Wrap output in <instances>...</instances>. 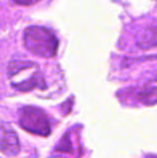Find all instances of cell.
<instances>
[{"mask_svg": "<svg viewBox=\"0 0 157 158\" xmlns=\"http://www.w3.org/2000/svg\"><path fill=\"white\" fill-rule=\"evenodd\" d=\"M11 85L19 92H29L35 88H44L43 75L39 66L32 61L12 60L8 67Z\"/></svg>", "mask_w": 157, "mask_h": 158, "instance_id": "6da1fadb", "label": "cell"}, {"mask_svg": "<svg viewBox=\"0 0 157 158\" xmlns=\"http://www.w3.org/2000/svg\"><path fill=\"white\" fill-rule=\"evenodd\" d=\"M0 151L8 156H15L19 152L16 132L3 123H0Z\"/></svg>", "mask_w": 157, "mask_h": 158, "instance_id": "277c9868", "label": "cell"}, {"mask_svg": "<svg viewBox=\"0 0 157 158\" xmlns=\"http://www.w3.org/2000/svg\"><path fill=\"white\" fill-rule=\"evenodd\" d=\"M19 125L25 130L39 135H48L51 131V124L46 114L41 109L25 106L19 114Z\"/></svg>", "mask_w": 157, "mask_h": 158, "instance_id": "3957f363", "label": "cell"}, {"mask_svg": "<svg viewBox=\"0 0 157 158\" xmlns=\"http://www.w3.org/2000/svg\"><path fill=\"white\" fill-rule=\"evenodd\" d=\"M12 1L16 4H19V6H32V4H36L40 0H12Z\"/></svg>", "mask_w": 157, "mask_h": 158, "instance_id": "8992f818", "label": "cell"}, {"mask_svg": "<svg viewBox=\"0 0 157 158\" xmlns=\"http://www.w3.org/2000/svg\"><path fill=\"white\" fill-rule=\"evenodd\" d=\"M24 45L29 52L44 58L56 55L58 40L51 29L41 26H30L24 31Z\"/></svg>", "mask_w": 157, "mask_h": 158, "instance_id": "7a4b0ae2", "label": "cell"}, {"mask_svg": "<svg viewBox=\"0 0 157 158\" xmlns=\"http://www.w3.org/2000/svg\"><path fill=\"white\" fill-rule=\"evenodd\" d=\"M138 46L142 48L157 46V28H149L144 30L138 40Z\"/></svg>", "mask_w": 157, "mask_h": 158, "instance_id": "5b68a950", "label": "cell"}]
</instances>
